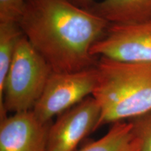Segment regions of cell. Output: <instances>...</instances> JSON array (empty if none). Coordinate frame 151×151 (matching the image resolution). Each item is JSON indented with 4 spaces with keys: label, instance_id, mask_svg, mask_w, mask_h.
Here are the masks:
<instances>
[{
    "label": "cell",
    "instance_id": "cell-8",
    "mask_svg": "<svg viewBox=\"0 0 151 151\" xmlns=\"http://www.w3.org/2000/svg\"><path fill=\"white\" fill-rule=\"evenodd\" d=\"M89 10L110 23H133L151 18V0H103Z\"/></svg>",
    "mask_w": 151,
    "mask_h": 151
},
{
    "label": "cell",
    "instance_id": "cell-1",
    "mask_svg": "<svg viewBox=\"0 0 151 151\" xmlns=\"http://www.w3.org/2000/svg\"><path fill=\"white\" fill-rule=\"evenodd\" d=\"M110 22L69 0H26L18 25L53 72H74L97 66L91 54Z\"/></svg>",
    "mask_w": 151,
    "mask_h": 151
},
{
    "label": "cell",
    "instance_id": "cell-4",
    "mask_svg": "<svg viewBox=\"0 0 151 151\" xmlns=\"http://www.w3.org/2000/svg\"><path fill=\"white\" fill-rule=\"evenodd\" d=\"M97 81V67L74 72H52L32 111L41 122H52L53 117L92 95Z\"/></svg>",
    "mask_w": 151,
    "mask_h": 151
},
{
    "label": "cell",
    "instance_id": "cell-3",
    "mask_svg": "<svg viewBox=\"0 0 151 151\" xmlns=\"http://www.w3.org/2000/svg\"><path fill=\"white\" fill-rule=\"evenodd\" d=\"M52 72L48 62L22 36L17 43L0 99V118L7 116L8 112L32 110Z\"/></svg>",
    "mask_w": 151,
    "mask_h": 151
},
{
    "label": "cell",
    "instance_id": "cell-13",
    "mask_svg": "<svg viewBox=\"0 0 151 151\" xmlns=\"http://www.w3.org/2000/svg\"><path fill=\"white\" fill-rule=\"evenodd\" d=\"M71 3L80 8L89 10L94 5V0H69Z\"/></svg>",
    "mask_w": 151,
    "mask_h": 151
},
{
    "label": "cell",
    "instance_id": "cell-7",
    "mask_svg": "<svg viewBox=\"0 0 151 151\" xmlns=\"http://www.w3.org/2000/svg\"><path fill=\"white\" fill-rule=\"evenodd\" d=\"M0 151H46L52 122L39 120L32 111L0 118Z\"/></svg>",
    "mask_w": 151,
    "mask_h": 151
},
{
    "label": "cell",
    "instance_id": "cell-6",
    "mask_svg": "<svg viewBox=\"0 0 151 151\" xmlns=\"http://www.w3.org/2000/svg\"><path fill=\"white\" fill-rule=\"evenodd\" d=\"M100 116L101 109L92 96L61 113L49 129L46 151H76L83 139L98 129Z\"/></svg>",
    "mask_w": 151,
    "mask_h": 151
},
{
    "label": "cell",
    "instance_id": "cell-11",
    "mask_svg": "<svg viewBox=\"0 0 151 151\" xmlns=\"http://www.w3.org/2000/svg\"><path fill=\"white\" fill-rule=\"evenodd\" d=\"M129 121L140 142V151H151V111Z\"/></svg>",
    "mask_w": 151,
    "mask_h": 151
},
{
    "label": "cell",
    "instance_id": "cell-2",
    "mask_svg": "<svg viewBox=\"0 0 151 151\" xmlns=\"http://www.w3.org/2000/svg\"><path fill=\"white\" fill-rule=\"evenodd\" d=\"M92 97L101 109L98 128L131 120L151 111V63L100 57Z\"/></svg>",
    "mask_w": 151,
    "mask_h": 151
},
{
    "label": "cell",
    "instance_id": "cell-9",
    "mask_svg": "<svg viewBox=\"0 0 151 151\" xmlns=\"http://www.w3.org/2000/svg\"><path fill=\"white\" fill-rule=\"evenodd\" d=\"M76 151H140V142L134 133L131 122L120 121L113 123L101 139Z\"/></svg>",
    "mask_w": 151,
    "mask_h": 151
},
{
    "label": "cell",
    "instance_id": "cell-10",
    "mask_svg": "<svg viewBox=\"0 0 151 151\" xmlns=\"http://www.w3.org/2000/svg\"><path fill=\"white\" fill-rule=\"evenodd\" d=\"M22 36L18 24H0V99L2 97L17 43Z\"/></svg>",
    "mask_w": 151,
    "mask_h": 151
},
{
    "label": "cell",
    "instance_id": "cell-5",
    "mask_svg": "<svg viewBox=\"0 0 151 151\" xmlns=\"http://www.w3.org/2000/svg\"><path fill=\"white\" fill-rule=\"evenodd\" d=\"M91 54L121 62L151 63V18L133 23H110L104 36L94 43Z\"/></svg>",
    "mask_w": 151,
    "mask_h": 151
},
{
    "label": "cell",
    "instance_id": "cell-12",
    "mask_svg": "<svg viewBox=\"0 0 151 151\" xmlns=\"http://www.w3.org/2000/svg\"><path fill=\"white\" fill-rule=\"evenodd\" d=\"M26 0H0V24H18Z\"/></svg>",
    "mask_w": 151,
    "mask_h": 151
}]
</instances>
